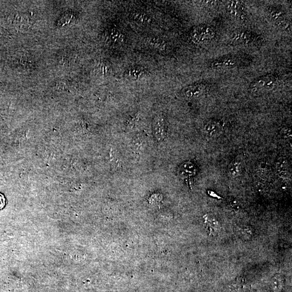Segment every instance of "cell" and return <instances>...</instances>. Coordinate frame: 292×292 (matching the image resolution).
I'll use <instances>...</instances> for the list:
<instances>
[{
  "label": "cell",
  "instance_id": "cell-11",
  "mask_svg": "<svg viewBox=\"0 0 292 292\" xmlns=\"http://www.w3.org/2000/svg\"><path fill=\"white\" fill-rule=\"evenodd\" d=\"M146 73L145 69L142 67H133L126 71V75L129 79L136 80L141 78Z\"/></svg>",
  "mask_w": 292,
  "mask_h": 292
},
{
  "label": "cell",
  "instance_id": "cell-15",
  "mask_svg": "<svg viewBox=\"0 0 292 292\" xmlns=\"http://www.w3.org/2000/svg\"><path fill=\"white\" fill-rule=\"evenodd\" d=\"M109 36L110 40L115 44H121L124 43L125 40L124 35L116 29L110 30Z\"/></svg>",
  "mask_w": 292,
  "mask_h": 292
},
{
  "label": "cell",
  "instance_id": "cell-3",
  "mask_svg": "<svg viewBox=\"0 0 292 292\" xmlns=\"http://www.w3.org/2000/svg\"><path fill=\"white\" fill-rule=\"evenodd\" d=\"M153 130L157 141L162 142L165 140L168 135V127L165 116L162 114H159L155 117L153 121Z\"/></svg>",
  "mask_w": 292,
  "mask_h": 292
},
{
  "label": "cell",
  "instance_id": "cell-16",
  "mask_svg": "<svg viewBox=\"0 0 292 292\" xmlns=\"http://www.w3.org/2000/svg\"><path fill=\"white\" fill-rule=\"evenodd\" d=\"M131 19L138 24L146 25L151 23V19L144 14L141 13H133Z\"/></svg>",
  "mask_w": 292,
  "mask_h": 292
},
{
  "label": "cell",
  "instance_id": "cell-18",
  "mask_svg": "<svg viewBox=\"0 0 292 292\" xmlns=\"http://www.w3.org/2000/svg\"><path fill=\"white\" fill-rule=\"evenodd\" d=\"M270 17L272 19L275 23L280 22V21L286 19L283 12L280 10H273L270 13Z\"/></svg>",
  "mask_w": 292,
  "mask_h": 292
},
{
  "label": "cell",
  "instance_id": "cell-9",
  "mask_svg": "<svg viewBox=\"0 0 292 292\" xmlns=\"http://www.w3.org/2000/svg\"><path fill=\"white\" fill-rule=\"evenodd\" d=\"M205 87L203 84L193 85L187 87L184 90L185 95L190 98L192 97H198L203 94Z\"/></svg>",
  "mask_w": 292,
  "mask_h": 292
},
{
  "label": "cell",
  "instance_id": "cell-19",
  "mask_svg": "<svg viewBox=\"0 0 292 292\" xmlns=\"http://www.w3.org/2000/svg\"><path fill=\"white\" fill-rule=\"evenodd\" d=\"M251 228L246 227L241 229V233L243 236H251L252 234V231Z\"/></svg>",
  "mask_w": 292,
  "mask_h": 292
},
{
  "label": "cell",
  "instance_id": "cell-7",
  "mask_svg": "<svg viewBox=\"0 0 292 292\" xmlns=\"http://www.w3.org/2000/svg\"><path fill=\"white\" fill-rule=\"evenodd\" d=\"M221 122L216 120H210L204 126V131L209 137H215L219 135L222 130Z\"/></svg>",
  "mask_w": 292,
  "mask_h": 292
},
{
  "label": "cell",
  "instance_id": "cell-6",
  "mask_svg": "<svg viewBox=\"0 0 292 292\" xmlns=\"http://www.w3.org/2000/svg\"><path fill=\"white\" fill-rule=\"evenodd\" d=\"M276 169L278 176L283 179H288L291 176L289 165L287 160L280 158L276 163Z\"/></svg>",
  "mask_w": 292,
  "mask_h": 292
},
{
  "label": "cell",
  "instance_id": "cell-2",
  "mask_svg": "<svg viewBox=\"0 0 292 292\" xmlns=\"http://www.w3.org/2000/svg\"><path fill=\"white\" fill-rule=\"evenodd\" d=\"M277 79L273 75L262 76L253 81L249 89L255 94L265 93L273 90L277 85Z\"/></svg>",
  "mask_w": 292,
  "mask_h": 292
},
{
  "label": "cell",
  "instance_id": "cell-5",
  "mask_svg": "<svg viewBox=\"0 0 292 292\" xmlns=\"http://www.w3.org/2000/svg\"><path fill=\"white\" fill-rule=\"evenodd\" d=\"M253 35L248 31H239L233 33L231 36V43L234 45H246L251 43Z\"/></svg>",
  "mask_w": 292,
  "mask_h": 292
},
{
  "label": "cell",
  "instance_id": "cell-4",
  "mask_svg": "<svg viewBox=\"0 0 292 292\" xmlns=\"http://www.w3.org/2000/svg\"><path fill=\"white\" fill-rule=\"evenodd\" d=\"M204 219V224L208 234L217 235L221 228V225L217 218L214 215L208 214L205 215Z\"/></svg>",
  "mask_w": 292,
  "mask_h": 292
},
{
  "label": "cell",
  "instance_id": "cell-8",
  "mask_svg": "<svg viewBox=\"0 0 292 292\" xmlns=\"http://www.w3.org/2000/svg\"><path fill=\"white\" fill-rule=\"evenodd\" d=\"M242 4L238 2H229L227 5V10L230 15L240 19L244 18Z\"/></svg>",
  "mask_w": 292,
  "mask_h": 292
},
{
  "label": "cell",
  "instance_id": "cell-12",
  "mask_svg": "<svg viewBox=\"0 0 292 292\" xmlns=\"http://www.w3.org/2000/svg\"><path fill=\"white\" fill-rule=\"evenodd\" d=\"M235 60L232 58L221 59L213 62L212 67L215 69L233 67L236 65Z\"/></svg>",
  "mask_w": 292,
  "mask_h": 292
},
{
  "label": "cell",
  "instance_id": "cell-20",
  "mask_svg": "<svg viewBox=\"0 0 292 292\" xmlns=\"http://www.w3.org/2000/svg\"><path fill=\"white\" fill-rule=\"evenodd\" d=\"M6 203V199L3 194L0 193V210L3 209Z\"/></svg>",
  "mask_w": 292,
  "mask_h": 292
},
{
  "label": "cell",
  "instance_id": "cell-14",
  "mask_svg": "<svg viewBox=\"0 0 292 292\" xmlns=\"http://www.w3.org/2000/svg\"><path fill=\"white\" fill-rule=\"evenodd\" d=\"M179 172L182 176L192 177L196 175L197 169L191 163H185L180 167Z\"/></svg>",
  "mask_w": 292,
  "mask_h": 292
},
{
  "label": "cell",
  "instance_id": "cell-17",
  "mask_svg": "<svg viewBox=\"0 0 292 292\" xmlns=\"http://www.w3.org/2000/svg\"><path fill=\"white\" fill-rule=\"evenodd\" d=\"M148 43L152 47L159 49V50H164L166 48V43L164 41L157 38H152L148 40Z\"/></svg>",
  "mask_w": 292,
  "mask_h": 292
},
{
  "label": "cell",
  "instance_id": "cell-1",
  "mask_svg": "<svg viewBox=\"0 0 292 292\" xmlns=\"http://www.w3.org/2000/svg\"><path fill=\"white\" fill-rule=\"evenodd\" d=\"M215 36L213 28L206 25H201L194 28L190 34L192 41L195 44H203L211 41Z\"/></svg>",
  "mask_w": 292,
  "mask_h": 292
},
{
  "label": "cell",
  "instance_id": "cell-21",
  "mask_svg": "<svg viewBox=\"0 0 292 292\" xmlns=\"http://www.w3.org/2000/svg\"><path fill=\"white\" fill-rule=\"evenodd\" d=\"M208 194H209L211 197H213L214 198H220V197L218 196V195H217L216 194H215L213 192L208 191Z\"/></svg>",
  "mask_w": 292,
  "mask_h": 292
},
{
  "label": "cell",
  "instance_id": "cell-10",
  "mask_svg": "<svg viewBox=\"0 0 292 292\" xmlns=\"http://www.w3.org/2000/svg\"><path fill=\"white\" fill-rule=\"evenodd\" d=\"M242 165V159L240 156L235 158L229 166L228 173L229 176L233 178L238 177L241 173Z\"/></svg>",
  "mask_w": 292,
  "mask_h": 292
},
{
  "label": "cell",
  "instance_id": "cell-13",
  "mask_svg": "<svg viewBox=\"0 0 292 292\" xmlns=\"http://www.w3.org/2000/svg\"><path fill=\"white\" fill-rule=\"evenodd\" d=\"M284 278L281 274H276L270 281V287L274 292H280L284 286Z\"/></svg>",
  "mask_w": 292,
  "mask_h": 292
}]
</instances>
